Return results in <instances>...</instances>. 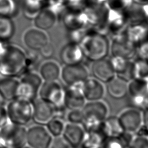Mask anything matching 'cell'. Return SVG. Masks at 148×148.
<instances>
[{"instance_id": "1", "label": "cell", "mask_w": 148, "mask_h": 148, "mask_svg": "<svg viewBox=\"0 0 148 148\" xmlns=\"http://www.w3.org/2000/svg\"><path fill=\"white\" fill-rule=\"evenodd\" d=\"M25 57L26 53L20 47L8 44L0 53V75L16 78L23 75Z\"/></svg>"}, {"instance_id": "2", "label": "cell", "mask_w": 148, "mask_h": 148, "mask_svg": "<svg viewBox=\"0 0 148 148\" xmlns=\"http://www.w3.org/2000/svg\"><path fill=\"white\" fill-rule=\"evenodd\" d=\"M84 58L90 61H98L108 56L110 42L106 35L88 29L87 33L79 43Z\"/></svg>"}, {"instance_id": "3", "label": "cell", "mask_w": 148, "mask_h": 148, "mask_svg": "<svg viewBox=\"0 0 148 148\" xmlns=\"http://www.w3.org/2000/svg\"><path fill=\"white\" fill-rule=\"evenodd\" d=\"M9 122L12 124L25 126L32 118V103L31 101L18 97L9 101L6 107Z\"/></svg>"}, {"instance_id": "4", "label": "cell", "mask_w": 148, "mask_h": 148, "mask_svg": "<svg viewBox=\"0 0 148 148\" xmlns=\"http://www.w3.org/2000/svg\"><path fill=\"white\" fill-rule=\"evenodd\" d=\"M27 130L25 126L9 123L0 129L1 145L5 148H23L27 145Z\"/></svg>"}, {"instance_id": "5", "label": "cell", "mask_w": 148, "mask_h": 148, "mask_svg": "<svg viewBox=\"0 0 148 148\" xmlns=\"http://www.w3.org/2000/svg\"><path fill=\"white\" fill-rule=\"evenodd\" d=\"M86 134L80 148H102L110 136L105 120L84 128Z\"/></svg>"}, {"instance_id": "6", "label": "cell", "mask_w": 148, "mask_h": 148, "mask_svg": "<svg viewBox=\"0 0 148 148\" xmlns=\"http://www.w3.org/2000/svg\"><path fill=\"white\" fill-rule=\"evenodd\" d=\"M42 80L40 76L34 72L23 74L19 80L18 97L31 102L36 99L43 83Z\"/></svg>"}, {"instance_id": "7", "label": "cell", "mask_w": 148, "mask_h": 148, "mask_svg": "<svg viewBox=\"0 0 148 148\" xmlns=\"http://www.w3.org/2000/svg\"><path fill=\"white\" fill-rule=\"evenodd\" d=\"M82 111L84 117V121L82 124L84 129L104 121L108 117L109 113L107 105L101 100L86 102Z\"/></svg>"}, {"instance_id": "8", "label": "cell", "mask_w": 148, "mask_h": 148, "mask_svg": "<svg viewBox=\"0 0 148 148\" xmlns=\"http://www.w3.org/2000/svg\"><path fill=\"white\" fill-rule=\"evenodd\" d=\"M39 95L40 99L52 105L54 109L65 107L64 90L57 81H45L40 88Z\"/></svg>"}, {"instance_id": "9", "label": "cell", "mask_w": 148, "mask_h": 148, "mask_svg": "<svg viewBox=\"0 0 148 148\" xmlns=\"http://www.w3.org/2000/svg\"><path fill=\"white\" fill-rule=\"evenodd\" d=\"M132 108L141 111L146 108L148 95V80L134 79L128 83V93Z\"/></svg>"}, {"instance_id": "10", "label": "cell", "mask_w": 148, "mask_h": 148, "mask_svg": "<svg viewBox=\"0 0 148 148\" xmlns=\"http://www.w3.org/2000/svg\"><path fill=\"white\" fill-rule=\"evenodd\" d=\"M53 136L45 125L35 124L27 130V145L32 148H49Z\"/></svg>"}, {"instance_id": "11", "label": "cell", "mask_w": 148, "mask_h": 148, "mask_svg": "<svg viewBox=\"0 0 148 148\" xmlns=\"http://www.w3.org/2000/svg\"><path fill=\"white\" fill-rule=\"evenodd\" d=\"M60 76L68 87L80 86L89 77V73L86 67L81 63L65 65L61 69Z\"/></svg>"}, {"instance_id": "12", "label": "cell", "mask_w": 148, "mask_h": 148, "mask_svg": "<svg viewBox=\"0 0 148 148\" xmlns=\"http://www.w3.org/2000/svg\"><path fill=\"white\" fill-rule=\"evenodd\" d=\"M110 51L112 57L131 60L136 55V47L124 33L113 38L110 45Z\"/></svg>"}, {"instance_id": "13", "label": "cell", "mask_w": 148, "mask_h": 148, "mask_svg": "<svg viewBox=\"0 0 148 148\" xmlns=\"http://www.w3.org/2000/svg\"><path fill=\"white\" fill-rule=\"evenodd\" d=\"M123 131L135 134L142 125V111L131 108L123 111L117 117Z\"/></svg>"}, {"instance_id": "14", "label": "cell", "mask_w": 148, "mask_h": 148, "mask_svg": "<svg viewBox=\"0 0 148 148\" xmlns=\"http://www.w3.org/2000/svg\"><path fill=\"white\" fill-rule=\"evenodd\" d=\"M64 26L69 31L88 27L87 18L83 10L66 9L61 15Z\"/></svg>"}, {"instance_id": "15", "label": "cell", "mask_w": 148, "mask_h": 148, "mask_svg": "<svg viewBox=\"0 0 148 148\" xmlns=\"http://www.w3.org/2000/svg\"><path fill=\"white\" fill-rule=\"evenodd\" d=\"M91 72L93 77L102 83L106 84L116 76L110 60L106 58L92 62Z\"/></svg>"}, {"instance_id": "16", "label": "cell", "mask_w": 148, "mask_h": 148, "mask_svg": "<svg viewBox=\"0 0 148 148\" xmlns=\"http://www.w3.org/2000/svg\"><path fill=\"white\" fill-rule=\"evenodd\" d=\"M32 103V120L36 124L45 125L54 116L53 106L40 98L35 99Z\"/></svg>"}, {"instance_id": "17", "label": "cell", "mask_w": 148, "mask_h": 148, "mask_svg": "<svg viewBox=\"0 0 148 148\" xmlns=\"http://www.w3.org/2000/svg\"><path fill=\"white\" fill-rule=\"evenodd\" d=\"M23 40L29 50L38 51L50 43L49 38L45 31L36 28L28 29L24 35Z\"/></svg>"}, {"instance_id": "18", "label": "cell", "mask_w": 148, "mask_h": 148, "mask_svg": "<svg viewBox=\"0 0 148 148\" xmlns=\"http://www.w3.org/2000/svg\"><path fill=\"white\" fill-rule=\"evenodd\" d=\"M80 86H68L64 90V104L66 109H82L86 103Z\"/></svg>"}, {"instance_id": "19", "label": "cell", "mask_w": 148, "mask_h": 148, "mask_svg": "<svg viewBox=\"0 0 148 148\" xmlns=\"http://www.w3.org/2000/svg\"><path fill=\"white\" fill-rule=\"evenodd\" d=\"M60 58L65 65H71L81 64L84 56L79 45L69 42L61 49Z\"/></svg>"}, {"instance_id": "20", "label": "cell", "mask_w": 148, "mask_h": 148, "mask_svg": "<svg viewBox=\"0 0 148 148\" xmlns=\"http://www.w3.org/2000/svg\"><path fill=\"white\" fill-rule=\"evenodd\" d=\"M85 134V130L82 125L67 123L61 136L71 148H80Z\"/></svg>"}, {"instance_id": "21", "label": "cell", "mask_w": 148, "mask_h": 148, "mask_svg": "<svg viewBox=\"0 0 148 148\" xmlns=\"http://www.w3.org/2000/svg\"><path fill=\"white\" fill-rule=\"evenodd\" d=\"M83 94L86 101H94L101 100L105 94L103 83L95 78L88 77L81 86Z\"/></svg>"}, {"instance_id": "22", "label": "cell", "mask_w": 148, "mask_h": 148, "mask_svg": "<svg viewBox=\"0 0 148 148\" xmlns=\"http://www.w3.org/2000/svg\"><path fill=\"white\" fill-rule=\"evenodd\" d=\"M114 69L116 76L127 83L134 79V62L123 58L112 57L110 59Z\"/></svg>"}, {"instance_id": "23", "label": "cell", "mask_w": 148, "mask_h": 148, "mask_svg": "<svg viewBox=\"0 0 148 148\" xmlns=\"http://www.w3.org/2000/svg\"><path fill=\"white\" fill-rule=\"evenodd\" d=\"M57 18V15L52 9L45 7L34 19V23L36 28L46 31L55 25Z\"/></svg>"}, {"instance_id": "24", "label": "cell", "mask_w": 148, "mask_h": 148, "mask_svg": "<svg viewBox=\"0 0 148 148\" xmlns=\"http://www.w3.org/2000/svg\"><path fill=\"white\" fill-rule=\"evenodd\" d=\"M19 80L16 77H3L0 79V95L5 101L18 98Z\"/></svg>"}, {"instance_id": "25", "label": "cell", "mask_w": 148, "mask_h": 148, "mask_svg": "<svg viewBox=\"0 0 148 148\" xmlns=\"http://www.w3.org/2000/svg\"><path fill=\"white\" fill-rule=\"evenodd\" d=\"M106 91L112 98L121 99L127 95L128 83L115 76L106 83Z\"/></svg>"}, {"instance_id": "26", "label": "cell", "mask_w": 148, "mask_h": 148, "mask_svg": "<svg viewBox=\"0 0 148 148\" xmlns=\"http://www.w3.org/2000/svg\"><path fill=\"white\" fill-rule=\"evenodd\" d=\"M135 134L123 131L119 135L110 136L103 143L102 148H129Z\"/></svg>"}, {"instance_id": "27", "label": "cell", "mask_w": 148, "mask_h": 148, "mask_svg": "<svg viewBox=\"0 0 148 148\" xmlns=\"http://www.w3.org/2000/svg\"><path fill=\"white\" fill-rule=\"evenodd\" d=\"M61 71L57 62L51 60L46 61L40 67L39 75L45 81H56L60 76Z\"/></svg>"}, {"instance_id": "28", "label": "cell", "mask_w": 148, "mask_h": 148, "mask_svg": "<svg viewBox=\"0 0 148 148\" xmlns=\"http://www.w3.org/2000/svg\"><path fill=\"white\" fill-rule=\"evenodd\" d=\"M45 5L36 0H21L23 14L25 18L34 20Z\"/></svg>"}, {"instance_id": "29", "label": "cell", "mask_w": 148, "mask_h": 148, "mask_svg": "<svg viewBox=\"0 0 148 148\" xmlns=\"http://www.w3.org/2000/svg\"><path fill=\"white\" fill-rule=\"evenodd\" d=\"M18 11L16 0H0V17L12 19L18 14Z\"/></svg>"}, {"instance_id": "30", "label": "cell", "mask_w": 148, "mask_h": 148, "mask_svg": "<svg viewBox=\"0 0 148 148\" xmlns=\"http://www.w3.org/2000/svg\"><path fill=\"white\" fill-rule=\"evenodd\" d=\"M14 32L15 26L12 19L0 17V39L8 42Z\"/></svg>"}, {"instance_id": "31", "label": "cell", "mask_w": 148, "mask_h": 148, "mask_svg": "<svg viewBox=\"0 0 148 148\" xmlns=\"http://www.w3.org/2000/svg\"><path fill=\"white\" fill-rule=\"evenodd\" d=\"M65 124L64 119L53 117L45 125V127L53 138H54L62 135Z\"/></svg>"}, {"instance_id": "32", "label": "cell", "mask_w": 148, "mask_h": 148, "mask_svg": "<svg viewBox=\"0 0 148 148\" xmlns=\"http://www.w3.org/2000/svg\"><path fill=\"white\" fill-rule=\"evenodd\" d=\"M38 51L29 50L26 53L25 68L23 74L28 72H33L39 65L41 56ZM22 76V75H21Z\"/></svg>"}, {"instance_id": "33", "label": "cell", "mask_w": 148, "mask_h": 148, "mask_svg": "<svg viewBox=\"0 0 148 148\" xmlns=\"http://www.w3.org/2000/svg\"><path fill=\"white\" fill-rule=\"evenodd\" d=\"M133 62L134 79L148 80V60L138 58Z\"/></svg>"}, {"instance_id": "34", "label": "cell", "mask_w": 148, "mask_h": 148, "mask_svg": "<svg viewBox=\"0 0 148 148\" xmlns=\"http://www.w3.org/2000/svg\"><path fill=\"white\" fill-rule=\"evenodd\" d=\"M105 122L107 126L110 136L119 135L123 131L117 117L114 116H108L105 120Z\"/></svg>"}, {"instance_id": "35", "label": "cell", "mask_w": 148, "mask_h": 148, "mask_svg": "<svg viewBox=\"0 0 148 148\" xmlns=\"http://www.w3.org/2000/svg\"><path fill=\"white\" fill-rule=\"evenodd\" d=\"M65 119L68 123L82 125L84 121V117L82 109L70 110L66 113Z\"/></svg>"}, {"instance_id": "36", "label": "cell", "mask_w": 148, "mask_h": 148, "mask_svg": "<svg viewBox=\"0 0 148 148\" xmlns=\"http://www.w3.org/2000/svg\"><path fill=\"white\" fill-rule=\"evenodd\" d=\"M129 148H148V138L135 135Z\"/></svg>"}, {"instance_id": "37", "label": "cell", "mask_w": 148, "mask_h": 148, "mask_svg": "<svg viewBox=\"0 0 148 148\" xmlns=\"http://www.w3.org/2000/svg\"><path fill=\"white\" fill-rule=\"evenodd\" d=\"M49 148H71L62 136L53 138Z\"/></svg>"}, {"instance_id": "38", "label": "cell", "mask_w": 148, "mask_h": 148, "mask_svg": "<svg viewBox=\"0 0 148 148\" xmlns=\"http://www.w3.org/2000/svg\"><path fill=\"white\" fill-rule=\"evenodd\" d=\"M39 53L41 56L44 58H50L54 54V49L53 45L49 43L46 46L43 47L39 51Z\"/></svg>"}, {"instance_id": "39", "label": "cell", "mask_w": 148, "mask_h": 148, "mask_svg": "<svg viewBox=\"0 0 148 148\" xmlns=\"http://www.w3.org/2000/svg\"><path fill=\"white\" fill-rule=\"evenodd\" d=\"M9 122L6 108L3 105L0 106V129L6 125Z\"/></svg>"}, {"instance_id": "40", "label": "cell", "mask_w": 148, "mask_h": 148, "mask_svg": "<svg viewBox=\"0 0 148 148\" xmlns=\"http://www.w3.org/2000/svg\"><path fill=\"white\" fill-rule=\"evenodd\" d=\"M135 135L148 138V128L144 125H142L135 133Z\"/></svg>"}, {"instance_id": "41", "label": "cell", "mask_w": 148, "mask_h": 148, "mask_svg": "<svg viewBox=\"0 0 148 148\" xmlns=\"http://www.w3.org/2000/svg\"><path fill=\"white\" fill-rule=\"evenodd\" d=\"M142 124L148 128V108H145L142 111Z\"/></svg>"}, {"instance_id": "42", "label": "cell", "mask_w": 148, "mask_h": 148, "mask_svg": "<svg viewBox=\"0 0 148 148\" xmlns=\"http://www.w3.org/2000/svg\"><path fill=\"white\" fill-rule=\"evenodd\" d=\"M8 45L7 42H5L1 39H0V53L4 49L5 46Z\"/></svg>"}, {"instance_id": "43", "label": "cell", "mask_w": 148, "mask_h": 148, "mask_svg": "<svg viewBox=\"0 0 148 148\" xmlns=\"http://www.w3.org/2000/svg\"><path fill=\"white\" fill-rule=\"evenodd\" d=\"M4 102H5V100L3 99L2 96L0 95V106L1 105H3Z\"/></svg>"}, {"instance_id": "44", "label": "cell", "mask_w": 148, "mask_h": 148, "mask_svg": "<svg viewBox=\"0 0 148 148\" xmlns=\"http://www.w3.org/2000/svg\"><path fill=\"white\" fill-rule=\"evenodd\" d=\"M36 1H39V2H42V3H43V4L45 5V6H46V3H47V0H36Z\"/></svg>"}, {"instance_id": "45", "label": "cell", "mask_w": 148, "mask_h": 148, "mask_svg": "<svg viewBox=\"0 0 148 148\" xmlns=\"http://www.w3.org/2000/svg\"><path fill=\"white\" fill-rule=\"evenodd\" d=\"M146 108H148V95L146 98Z\"/></svg>"}, {"instance_id": "46", "label": "cell", "mask_w": 148, "mask_h": 148, "mask_svg": "<svg viewBox=\"0 0 148 148\" xmlns=\"http://www.w3.org/2000/svg\"><path fill=\"white\" fill-rule=\"evenodd\" d=\"M23 148H32V147H31L30 146H28V145H25L24 147H23Z\"/></svg>"}, {"instance_id": "47", "label": "cell", "mask_w": 148, "mask_h": 148, "mask_svg": "<svg viewBox=\"0 0 148 148\" xmlns=\"http://www.w3.org/2000/svg\"><path fill=\"white\" fill-rule=\"evenodd\" d=\"M0 148H3V147L2 146H0Z\"/></svg>"}, {"instance_id": "48", "label": "cell", "mask_w": 148, "mask_h": 148, "mask_svg": "<svg viewBox=\"0 0 148 148\" xmlns=\"http://www.w3.org/2000/svg\"><path fill=\"white\" fill-rule=\"evenodd\" d=\"M0 146H1V138H0Z\"/></svg>"}, {"instance_id": "49", "label": "cell", "mask_w": 148, "mask_h": 148, "mask_svg": "<svg viewBox=\"0 0 148 148\" xmlns=\"http://www.w3.org/2000/svg\"><path fill=\"white\" fill-rule=\"evenodd\" d=\"M3 148H5V147H3Z\"/></svg>"}]
</instances>
